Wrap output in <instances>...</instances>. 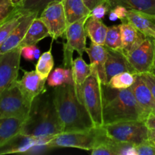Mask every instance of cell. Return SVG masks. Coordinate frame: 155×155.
<instances>
[{
	"mask_svg": "<svg viewBox=\"0 0 155 155\" xmlns=\"http://www.w3.org/2000/svg\"><path fill=\"white\" fill-rule=\"evenodd\" d=\"M27 119L22 117L0 118V148L21 133Z\"/></svg>",
	"mask_w": 155,
	"mask_h": 155,
	"instance_id": "cell-20",
	"label": "cell"
},
{
	"mask_svg": "<svg viewBox=\"0 0 155 155\" xmlns=\"http://www.w3.org/2000/svg\"><path fill=\"white\" fill-rule=\"evenodd\" d=\"M107 59L105 69L107 80L109 81L112 77L122 72H128L135 74L127 59V55L122 50H114L107 48Z\"/></svg>",
	"mask_w": 155,
	"mask_h": 155,
	"instance_id": "cell-17",
	"label": "cell"
},
{
	"mask_svg": "<svg viewBox=\"0 0 155 155\" xmlns=\"http://www.w3.org/2000/svg\"><path fill=\"white\" fill-rule=\"evenodd\" d=\"M86 51L90 60V68L92 75L99 79L101 84L106 86L108 84V80L106 74L105 64L107 59V48L104 45H98L92 42Z\"/></svg>",
	"mask_w": 155,
	"mask_h": 155,
	"instance_id": "cell-13",
	"label": "cell"
},
{
	"mask_svg": "<svg viewBox=\"0 0 155 155\" xmlns=\"http://www.w3.org/2000/svg\"><path fill=\"white\" fill-rule=\"evenodd\" d=\"M52 96L63 125L64 133L86 131L95 127L77 94L74 84L54 87Z\"/></svg>",
	"mask_w": 155,
	"mask_h": 155,
	"instance_id": "cell-1",
	"label": "cell"
},
{
	"mask_svg": "<svg viewBox=\"0 0 155 155\" xmlns=\"http://www.w3.org/2000/svg\"><path fill=\"white\" fill-rule=\"evenodd\" d=\"M62 133L63 125L52 95L36 97L32 104L30 113L24 123L21 134L37 139H51Z\"/></svg>",
	"mask_w": 155,
	"mask_h": 155,
	"instance_id": "cell-2",
	"label": "cell"
},
{
	"mask_svg": "<svg viewBox=\"0 0 155 155\" xmlns=\"http://www.w3.org/2000/svg\"><path fill=\"white\" fill-rule=\"evenodd\" d=\"M148 140L151 141L155 144V130H148Z\"/></svg>",
	"mask_w": 155,
	"mask_h": 155,
	"instance_id": "cell-40",
	"label": "cell"
},
{
	"mask_svg": "<svg viewBox=\"0 0 155 155\" xmlns=\"http://www.w3.org/2000/svg\"><path fill=\"white\" fill-rule=\"evenodd\" d=\"M57 1L62 0H25L20 8L24 10V12L36 13L39 16L44 8L48 4Z\"/></svg>",
	"mask_w": 155,
	"mask_h": 155,
	"instance_id": "cell-31",
	"label": "cell"
},
{
	"mask_svg": "<svg viewBox=\"0 0 155 155\" xmlns=\"http://www.w3.org/2000/svg\"><path fill=\"white\" fill-rule=\"evenodd\" d=\"M142 78L146 82L147 85L149 87L153 96L155 99V76L151 73H145V74H141Z\"/></svg>",
	"mask_w": 155,
	"mask_h": 155,
	"instance_id": "cell-36",
	"label": "cell"
},
{
	"mask_svg": "<svg viewBox=\"0 0 155 155\" xmlns=\"http://www.w3.org/2000/svg\"><path fill=\"white\" fill-rule=\"evenodd\" d=\"M27 12L16 8L13 12L0 24V47L12 33L14 29L20 24Z\"/></svg>",
	"mask_w": 155,
	"mask_h": 155,
	"instance_id": "cell-25",
	"label": "cell"
},
{
	"mask_svg": "<svg viewBox=\"0 0 155 155\" xmlns=\"http://www.w3.org/2000/svg\"><path fill=\"white\" fill-rule=\"evenodd\" d=\"M83 1L85 2L86 5L89 7V8L92 11L95 6L102 3L103 2H104L105 0H83Z\"/></svg>",
	"mask_w": 155,
	"mask_h": 155,
	"instance_id": "cell-39",
	"label": "cell"
},
{
	"mask_svg": "<svg viewBox=\"0 0 155 155\" xmlns=\"http://www.w3.org/2000/svg\"><path fill=\"white\" fill-rule=\"evenodd\" d=\"M54 68V58L51 54V44L50 49L46 51L39 58L36 65V70L38 74L42 79H46L49 76Z\"/></svg>",
	"mask_w": 155,
	"mask_h": 155,
	"instance_id": "cell-28",
	"label": "cell"
},
{
	"mask_svg": "<svg viewBox=\"0 0 155 155\" xmlns=\"http://www.w3.org/2000/svg\"><path fill=\"white\" fill-rule=\"evenodd\" d=\"M9 1L11 2V3H12L15 7L20 8L21 7V5H22L23 3L24 2L25 0H9Z\"/></svg>",
	"mask_w": 155,
	"mask_h": 155,
	"instance_id": "cell-41",
	"label": "cell"
},
{
	"mask_svg": "<svg viewBox=\"0 0 155 155\" xmlns=\"http://www.w3.org/2000/svg\"><path fill=\"white\" fill-rule=\"evenodd\" d=\"M75 87L95 127L103 126L104 89L99 79L91 74L83 84Z\"/></svg>",
	"mask_w": 155,
	"mask_h": 155,
	"instance_id": "cell-4",
	"label": "cell"
},
{
	"mask_svg": "<svg viewBox=\"0 0 155 155\" xmlns=\"http://www.w3.org/2000/svg\"><path fill=\"white\" fill-rule=\"evenodd\" d=\"M39 15L33 12H27L20 22V24L15 27L12 32L8 37L7 38L4 43L0 47V54L8 52L13 48L19 46L21 41L24 39L30 24H32L33 20Z\"/></svg>",
	"mask_w": 155,
	"mask_h": 155,
	"instance_id": "cell-16",
	"label": "cell"
},
{
	"mask_svg": "<svg viewBox=\"0 0 155 155\" xmlns=\"http://www.w3.org/2000/svg\"><path fill=\"white\" fill-rule=\"evenodd\" d=\"M125 21L131 23L141 33L155 40V15L128 10Z\"/></svg>",
	"mask_w": 155,
	"mask_h": 155,
	"instance_id": "cell-18",
	"label": "cell"
},
{
	"mask_svg": "<svg viewBox=\"0 0 155 155\" xmlns=\"http://www.w3.org/2000/svg\"><path fill=\"white\" fill-rule=\"evenodd\" d=\"M15 8L16 7H15L9 0H0V24L4 21Z\"/></svg>",
	"mask_w": 155,
	"mask_h": 155,
	"instance_id": "cell-35",
	"label": "cell"
},
{
	"mask_svg": "<svg viewBox=\"0 0 155 155\" xmlns=\"http://www.w3.org/2000/svg\"><path fill=\"white\" fill-rule=\"evenodd\" d=\"M136 75L137 74L128 71L120 73L109 80L107 86L114 89H124L130 88L134 83Z\"/></svg>",
	"mask_w": 155,
	"mask_h": 155,
	"instance_id": "cell-29",
	"label": "cell"
},
{
	"mask_svg": "<svg viewBox=\"0 0 155 155\" xmlns=\"http://www.w3.org/2000/svg\"><path fill=\"white\" fill-rule=\"evenodd\" d=\"M145 124L148 130H155V114L148 117L145 120Z\"/></svg>",
	"mask_w": 155,
	"mask_h": 155,
	"instance_id": "cell-38",
	"label": "cell"
},
{
	"mask_svg": "<svg viewBox=\"0 0 155 155\" xmlns=\"http://www.w3.org/2000/svg\"><path fill=\"white\" fill-rule=\"evenodd\" d=\"M116 15L117 16L118 19L121 20L123 21H126V18H127V12H128V9L126 7L123 5H116L111 9Z\"/></svg>",
	"mask_w": 155,
	"mask_h": 155,
	"instance_id": "cell-37",
	"label": "cell"
},
{
	"mask_svg": "<svg viewBox=\"0 0 155 155\" xmlns=\"http://www.w3.org/2000/svg\"><path fill=\"white\" fill-rule=\"evenodd\" d=\"M21 57L27 61H34L40 57V50L36 45H27L21 48Z\"/></svg>",
	"mask_w": 155,
	"mask_h": 155,
	"instance_id": "cell-32",
	"label": "cell"
},
{
	"mask_svg": "<svg viewBox=\"0 0 155 155\" xmlns=\"http://www.w3.org/2000/svg\"><path fill=\"white\" fill-rule=\"evenodd\" d=\"M48 85L51 87L63 86L66 84H74L71 68H57L50 73L47 78Z\"/></svg>",
	"mask_w": 155,
	"mask_h": 155,
	"instance_id": "cell-27",
	"label": "cell"
},
{
	"mask_svg": "<svg viewBox=\"0 0 155 155\" xmlns=\"http://www.w3.org/2000/svg\"><path fill=\"white\" fill-rule=\"evenodd\" d=\"M136 98V101L139 104L144 112L146 114L147 118L151 115L155 114V99L141 74H137L134 83L130 87Z\"/></svg>",
	"mask_w": 155,
	"mask_h": 155,
	"instance_id": "cell-14",
	"label": "cell"
},
{
	"mask_svg": "<svg viewBox=\"0 0 155 155\" xmlns=\"http://www.w3.org/2000/svg\"><path fill=\"white\" fill-rule=\"evenodd\" d=\"M51 139H37L25 136L21 133L15 136L7 144L0 148V154H27L31 148L37 145H47Z\"/></svg>",
	"mask_w": 155,
	"mask_h": 155,
	"instance_id": "cell-15",
	"label": "cell"
},
{
	"mask_svg": "<svg viewBox=\"0 0 155 155\" xmlns=\"http://www.w3.org/2000/svg\"><path fill=\"white\" fill-rule=\"evenodd\" d=\"M111 9L116 5H123L128 10H136L155 15V0H107Z\"/></svg>",
	"mask_w": 155,
	"mask_h": 155,
	"instance_id": "cell-24",
	"label": "cell"
},
{
	"mask_svg": "<svg viewBox=\"0 0 155 155\" xmlns=\"http://www.w3.org/2000/svg\"><path fill=\"white\" fill-rule=\"evenodd\" d=\"M152 74H154L155 76V58H154V64H153V66H152V68H151V72Z\"/></svg>",
	"mask_w": 155,
	"mask_h": 155,
	"instance_id": "cell-42",
	"label": "cell"
},
{
	"mask_svg": "<svg viewBox=\"0 0 155 155\" xmlns=\"http://www.w3.org/2000/svg\"><path fill=\"white\" fill-rule=\"evenodd\" d=\"M127 58L136 74L150 73L155 58V40L147 36Z\"/></svg>",
	"mask_w": 155,
	"mask_h": 155,
	"instance_id": "cell-10",
	"label": "cell"
},
{
	"mask_svg": "<svg viewBox=\"0 0 155 155\" xmlns=\"http://www.w3.org/2000/svg\"><path fill=\"white\" fill-rule=\"evenodd\" d=\"M17 81L0 95V118L11 117L28 118L32 105L24 96Z\"/></svg>",
	"mask_w": 155,
	"mask_h": 155,
	"instance_id": "cell-8",
	"label": "cell"
},
{
	"mask_svg": "<svg viewBox=\"0 0 155 155\" xmlns=\"http://www.w3.org/2000/svg\"><path fill=\"white\" fill-rule=\"evenodd\" d=\"M47 36H50L48 27L38 16L30 24L24 39L21 41L19 46L22 48L27 45H36L39 41L45 39Z\"/></svg>",
	"mask_w": 155,
	"mask_h": 155,
	"instance_id": "cell-21",
	"label": "cell"
},
{
	"mask_svg": "<svg viewBox=\"0 0 155 155\" xmlns=\"http://www.w3.org/2000/svg\"><path fill=\"white\" fill-rule=\"evenodd\" d=\"M46 80V79H42L36 71H24L22 78L17 83L24 96L32 105L35 98L45 91Z\"/></svg>",
	"mask_w": 155,
	"mask_h": 155,
	"instance_id": "cell-12",
	"label": "cell"
},
{
	"mask_svg": "<svg viewBox=\"0 0 155 155\" xmlns=\"http://www.w3.org/2000/svg\"><path fill=\"white\" fill-rule=\"evenodd\" d=\"M136 155H155V144L150 140L136 145Z\"/></svg>",
	"mask_w": 155,
	"mask_h": 155,
	"instance_id": "cell-34",
	"label": "cell"
},
{
	"mask_svg": "<svg viewBox=\"0 0 155 155\" xmlns=\"http://www.w3.org/2000/svg\"><path fill=\"white\" fill-rule=\"evenodd\" d=\"M39 17L48 27L52 40L65 36L68 24L61 1L48 4Z\"/></svg>",
	"mask_w": 155,
	"mask_h": 155,
	"instance_id": "cell-9",
	"label": "cell"
},
{
	"mask_svg": "<svg viewBox=\"0 0 155 155\" xmlns=\"http://www.w3.org/2000/svg\"><path fill=\"white\" fill-rule=\"evenodd\" d=\"M104 45L111 49L122 50V36H121L120 26L114 25L108 27Z\"/></svg>",
	"mask_w": 155,
	"mask_h": 155,
	"instance_id": "cell-30",
	"label": "cell"
},
{
	"mask_svg": "<svg viewBox=\"0 0 155 155\" xmlns=\"http://www.w3.org/2000/svg\"><path fill=\"white\" fill-rule=\"evenodd\" d=\"M61 2L68 25L91 15V10L83 0H62Z\"/></svg>",
	"mask_w": 155,
	"mask_h": 155,
	"instance_id": "cell-22",
	"label": "cell"
},
{
	"mask_svg": "<svg viewBox=\"0 0 155 155\" xmlns=\"http://www.w3.org/2000/svg\"><path fill=\"white\" fill-rule=\"evenodd\" d=\"M73 80L75 86H80L92 74L90 64H88L82 56H79L74 60L71 66Z\"/></svg>",
	"mask_w": 155,
	"mask_h": 155,
	"instance_id": "cell-26",
	"label": "cell"
},
{
	"mask_svg": "<svg viewBox=\"0 0 155 155\" xmlns=\"http://www.w3.org/2000/svg\"><path fill=\"white\" fill-rule=\"evenodd\" d=\"M21 58L20 46L0 54V95L18 80Z\"/></svg>",
	"mask_w": 155,
	"mask_h": 155,
	"instance_id": "cell-11",
	"label": "cell"
},
{
	"mask_svg": "<svg viewBox=\"0 0 155 155\" xmlns=\"http://www.w3.org/2000/svg\"><path fill=\"white\" fill-rule=\"evenodd\" d=\"M103 125L124 121L145 122L146 114L130 88L114 89L103 85Z\"/></svg>",
	"mask_w": 155,
	"mask_h": 155,
	"instance_id": "cell-3",
	"label": "cell"
},
{
	"mask_svg": "<svg viewBox=\"0 0 155 155\" xmlns=\"http://www.w3.org/2000/svg\"><path fill=\"white\" fill-rule=\"evenodd\" d=\"M101 127L109 137L118 142L138 145L148 140V129L142 121H124Z\"/></svg>",
	"mask_w": 155,
	"mask_h": 155,
	"instance_id": "cell-5",
	"label": "cell"
},
{
	"mask_svg": "<svg viewBox=\"0 0 155 155\" xmlns=\"http://www.w3.org/2000/svg\"><path fill=\"white\" fill-rule=\"evenodd\" d=\"M108 27L101 21V20L97 19L90 16L85 24V30L86 35L90 39L92 42L98 45H103L105 41Z\"/></svg>",
	"mask_w": 155,
	"mask_h": 155,
	"instance_id": "cell-23",
	"label": "cell"
},
{
	"mask_svg": "<svg viewBox=\"0 0 155 155\" xmlns=\"http://www.w3.org/2000/svg\"><path fill=\"white\" fill-rule=\"evenodd\" d=\"M120 26L122 36V51L127 55L140 45L147 36L128 21H123Z\"/></svg>",
	"mask_w": 155,
	"mask_h": 155,
	"instance_id": "cell-19",
	"label": "cell"
},
{
	"mask_svg": "<svg viewBox=\"0 0 155 155\" xmlns=\"http://www.w3.org/2000/svg\"><path fill=\"white\" fill-rule=\"evenodd\" d=\"M91 16V15H90ZM90 16L85 17L73 24L68 26L65 37L66 43H64V59L63 65L64 68H71L73 60V54L76 51L80 56H83L86 48V35L85 24Z\"/></svg>",
	"mask_w": 155,
	"mask_h": 155,
	"instance_id": "cell-7",
	"label": "cell"
},
{
	"mask_svg": "<svg viewBox=\"0 0 155 155\" xmlns=\"http://www.w3.org/2000/svg\"><path fill=\"white\" fill-rule=\"evenodd\" d=\"M111 10L110 5L107 2V0L103 2L101 4L95 6L92 11H91V16L93 18H97V19H103L107 13H108Z\"/></svg>",
	"mask_w": 155,
	"mask_h": 155,
	"instance_id": "cell-33",
	"label": "cell"
},
{
	"mask_svg": "<svg viewBox=\"0 0 155 155\" xmlns=\"http://www.w3.org/2000/svg\"><path fill=\"white\" fill-rule=\"evenodd\" d=\"M102 131V127H95L86 131L62 133L53 137L46 145L48 149L66 147L92 151Z\"/></svg>",
	"mask_w": 155,
	"mask_h": 155,
	"instance_id": "cell-6",
	"label": "cell"
}]
</instances>
